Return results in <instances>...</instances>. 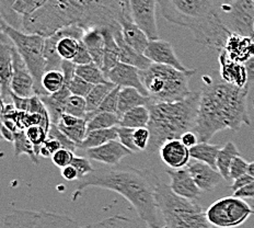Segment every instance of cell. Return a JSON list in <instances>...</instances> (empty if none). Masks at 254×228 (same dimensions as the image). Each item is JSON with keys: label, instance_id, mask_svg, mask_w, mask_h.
Returning a JSON list of instances; mask_svg holds the SVG:
<instances>
[{"label": "cell", "instance_id": "6da1fadb", "mask_svg": "<svg viewBox=\"0 0 254 228\" xmlns=\"http://www.w3.org/2000/svg\"><path fill=\"white\" fill-rule=\"evenodd\" d=\"M161 181L151 169L113 167L97 169L78 180L72 193L76 201L88 188H101L121 194L133 206L138 219L150 228H166L157 202V189Z\"/></svg>", "mask_w": 254, "mask_h": 228}, {"label": "cell", "instance_id": "7a4b0ae2", "mask_svg": "<svg viewBox=\"0 0 254 228\" xmlns=\"http://www.w3.org/2000/svg\"><path fill=\"white\" fill-rule=\"evenodd\" d=\"M200 90L199 109L193 132L199 142L208 143L220 131L238 132L241 126L250 125L247 98L249 87L239 88L213 76L204 77Z\"/></svg>", "mask_w": 254, "mask_h": 228}, {"label": "cell", "instance_id": "3957f363", "mask_svg": "<svg viewBox=\"0 0 254 228\" xmlns=\"http://www.w3.org/2000/svg\"><path fill=\"white\" fill-rule=\"evenodd\" d=\"M169 22L193 32L199 44L220 52L231 32L222 24L220 9L224 0H158Z\"/></svg>", "mask_w": 254, "mask_h": 228}, {"label": "cell", "instance_id": "277c9868", "mask_svg": "<svg viewBox=\"0 0 254 228\" xmlns=\"http://www.w3.org/2000/svg\"><path fill=\"white\" fill-rule=\"evenodd\" d=\"M200 91H192L189 97L177 102H152L149 107L150 142L147 151L155 153L168 141L181 140L196 125Z\"/></svg>", "mask_w": 254, "mask_h": 228}, {"label": "cell", "instance_id": "5b68a950", "mask_svg": "<svg viewBox=\"0 0 254 228\" xmlns=\"http://www.w3.org/2000/svg\"><path fill=\"white\" fill-rule=\"evenodd\" d=\"M196 70L184 73L176 68L153 64L146 71H140V78L152 102L181 101L192 93L190 79Z\"/></svg>", "mask_w": 254, "mask_h": 228}, {"label": "cell", "instance_id": "8992f818", "mask_svg": "<svg viewBox=\"0 0 254 228\" xmlns=\"http://www.w3.org/2000/svg\"><path fill=\"white\" fill-rule=\"evenodd\" d=\"M157 202L166 228H214L203 206L195 201L179 197L170 185L159 183Z\"/></svg>", "mask_w": 254, "mask_h": 228}, {"label": "cell", "instance_id": "52a82bcc", "mask_svg": "<svg viewBox=\"0 0 254 228\" xmlns=\"http://www.w3.org/2000/svg\"><path fill=\"white\" fill-rule=\"evenodd\" d=\"M82 24L81 12L69 0H47L43 7L23 17L22 31L47 39L67 26Z\"/></svg>", "mask_w": 254, "mask_h": 228}, {"label": "cell", "instance_id": "ba28073f", "mask_svg": "<svg viewBox=\"0 0 254 228\" xmlns=\"http://www.w3.org/2000/svg\"><path fill=\"white\" fill-rule=\"evenodd\" d=\"M1 31L11 39L15 49L29 67L35 81V94L39 97L49 94L42 87V78L46 70V58L44 54L46 39L38 34L24 33L23 31L12 28L3 20H1Z\"/></svg>", "mask_w": 254, "mask_h": 228}, {"label": "cell", "instance_id": "9c48e42d", "mask_svg": "<svg viewBox=\"0 0 254 228\" xmlns=\"http://www.w3.org/2000/svg\"><path fill=\"white\" fill-rule=\"evenodd\" d=\"M83 17V29L93 26L120 28L124 14L129 12L128 0H69Z\"/></svg>", "mask_w": 254, "mask_h": 228}, {"label": "cell", "instance_id": "30bf717a", "mask_svg": "<svg viewBox=\"0 0 254 228\" xmlns=\"http://www.w3.org/2000/svg\"><path fill=\"white\" fill-rule=\"evenodd\" d=\"M3 228H81L69 216L46 211L15 210L4 216Z\"/></svg>", "mask_w": 254, "mask_h": 228}, {"label": "cell", "instance_id": "8fae6325", "mask_svg": "<svg viewBox=\"0 0 254 228\" xmlns=\"http://www.w3.org/2000/svg\"><path fill=\"white\" fill-rule=\"evenodd\" d=\"M206 214L214 227L235 228L241 226L249 217L254 215V211L245 200L232 195L215 201L206 211Z\"/></svg>", "mask_w": 254, "mask_h": 228}, {"label": "cell", "instance_id": "7c38bea8", "mask_svg": "<svg viewBox=\"0 0 254 228\" xmlns=\"http://www.w3.org/2000/svg\"><path fill=\"white\" fill-rule=\"evenodd\" d=\"M220 20L231 33L254 38V1L229 0L222 3Z\"/></svg>", "mask_w": 254, "mask_h": 228}, {"label": "cell", "instance_id": "4fadbf2b", "mask_svg": "<svg viewBox=\"0 0 254 228\" xmlns=\"http://www.w3.org/2000/svg\"><path fill=\"white\" fill-rule=\"evenodd\" d=\"M157 3L158 0H128L131 18L150 41L159 40L156 17Z\"/></svg>", "mask_w": 254, "mask_h": 228}, {"label": "cell", "instance_id": "5bb4252c", "mask_svg": "<svg viewBox=\"0 0 254 228\" xmlns=\"http://www.w3.org/2000/svg\"><path fill=\"white\" fill-rule=\"evenodd\" d=\"M13 42L1 31L0 33V88H1V104L12 103L11 81L13 75L12 49Z\"/></svg>", "mask_w": 254, "mask_h": 228}, {"label": "cell", "instance_id": "9a60e30c", "mask_svg": "<svg viewBox=\"0 0 254 228\" xmlns=\"http://www.w3.org/2000/svg\"><path fill=\"white\" fill-rule=\"evenodd\" d=\"M13 75L11 81V91L13 94L21 98H31L35 95L34 78L26 66L23 58L19 54L18 50L13 46L12 49Z\"/></svg>", "mask_w": 254, "mask_h": 228}, {"label": "cell", "instance_id": "2e32d148", "mask_svg": "<svg viewBox=\"0 0 254 228\" xmlns=\"http://www.w3.org/2000/svg\"><path fill=\"white\" fill-rule=\"evenodd\" d=\"M144 55L153 64H160V65L170 66L184 73L190 71L189 68L185 67L181 63V61L179 60L176 52L173 50L172 44L168 41L160 39L150 41L144 53Z\"/></svg>", "mask_w": 254, "mask_h": 228}, {"label": "cell", "instance_id": "e0dca14e", "mask_svg": "<svg viewBox=\"0 0 254 228\" xmlns=\"http://www.w3.org/2000/svg\"><path fill=\"white\" fill-rule=\"evenodd\" d=\"M107 77L109 81L114 83L115 86L121 88H135L142 95L149 97L147 89L141 81L140 71L138 68L127 65V64L119 63L108 73Z\"/></svg>", "mask_w": 254, "mask_h": 228}, {"label": "cell", "instance_id": "ac0fdd59", "mask_svg": "<svg viewBox=\"0 0 254 228\" xmlns=\"http://www.w3.org/2000/svg\"><path fill=\"white\" fill-rule=\"evenodd\" d=\"M166 173L171 179L170 188L179 197L195 201L199 198L202 191L195 183L188 167L182 169H166Z\"/></svg>", "mask_w": 254, "mask_h": 228}, {"label": "cell", "instance_id": "d6986e66", "mask_svg": "<svg viewBox=\"0 0 254 228\" xmlns=\"http://www.w3.org/2000/svg\"><path fill=\"white\" fill-rule=\"evenodd\" d=\"M218 62L219 76L225 82L239 88L250 87L249 86L248 73L245 64L230 60L224 50H221L218 53Z\"/></svg>", "mask_w": 254, "mask_h": 228}, {"label": "cell", "instance_id": "ffe728a7", "mask_svg": "<svg viewBox=\"0 0 254 228\" xmlns=\"http://www.w3.org/2000/svg\"><path fill=\"white\" fill-rule=\"evenodd\" d=\"M188 169L190 176L193 177L195 183L202 192H211L222 182H225V179L222 178L218 170L206 165L204 162H190Z\"/></svg>", "mask_w": 254, "mask_h": 228}, {"label": "cell", "instance_id": "44dd1931", "mask_svg": "<svg viewBox=\"0 0 254 228\" xmlns=\"http://www.w3.org/2000/svg\"><path fill=\"white\" fill-rule=\"evenodd\" d=\"M129 150L122 144L120 141H112L100 147L91 148L87 151L89 159L105 163L109 166H116L123 160L126 156L131 155Z\"/></svg>", "mask_w": 254, "mask_h": 228}, {"label": "cell", "instance_id": "7402d4cb", "mask_svg": "<svg viewBox=\"0 0 254 228\" xmlns=\"http://www.w3.org/2000/svg\"><path fill=\"white\" fill-rule=\"evenodd\" d=\"M160 157L170 169H182L189 166L190 153L181 140L168 141L160 148Z\"/></svg>", "mask_w": 254, "mask_h": 228}, {"label": "cell", "instance_id": "603a6c76", "mask_svg": "<svg viewBox=\"0 0 254 228\" xmlns=\"http://www.w3.org/2000/svg\"><path fill=\"white\" fill-rule=\"evenodd\" d=\"M222 50L230 60L246 64L254 57V38L231 33Z\"/></svg>", "mask_w": 254, "mask_h": 228}, {"label": "cell", "instance_id": "cb8c5ba5", "mask_svg": "<svg viewBox=\"0 0 254 228\" xmlns=\"http://www.w3.org/2000/svg\"><path fill=\"white\" fill-rule=\"evenodd\" d=\"M120 24L122 28V35H123V39L126 43L136 52L144 54L150 40L148 39L145 32L134 22L130 15V11L124 14Z\"/></svg>", "mask_w": 254, "mask_h": 228}, {"label": "cell", "instance_id": "d4e9b609", "mask_svg": "<svg viewBox=\"0 0 254 228\" xmlns=\"http://www.w3.org/2000/svg\"><path fill=\"white\" fill-rule=\"evenodd\" d=\"M82 42L86 45L90 55H91L93 63L103 70L105 52V38L103 26H93V28L86 29Z\"/></svg>", "mask_w": 254, "mask_h": 228}, {"label": "cell", "instance_id": "484cf974", "mask_svg": "<svg viewBox=\"0 0 254 228\" xmlns=\"http://www.w3.org/2000/svg\"><path fill=\"white\" fill-rule=\"evenodd\" d=\"M114 36L120 50V63L134 66L138 68L139 71H146L152 65L151 61L148 60L144 54L136 52L126 43L123 39V35H122V28L115 30Z\"/></svg>", "mask_w": 254, "mask_h": 228}, {"label": "cell", "instance_id": "4316f807", "mask_svg": "<svg viewBox=\"0 0 254 228\" xmlns=\"http://www.w3.org/2000/svg\"><path fill=\"white\" fill-rule=\"evenodd\" d=\"M87 124L88 122L86 119H79L70 114H64L56 125L64 134L75 143L79 150V146L81 145L88 133Z\"/></svg>", "mask_w": 254, "mask_h": 228}, {"label": "cell", "instance_id": "83f0119b", "mask_svg": "<svg viewBox=\"0 0 254 228\" xmlns=\"http://www.w3.org/2000/svg\"><path fill=\"white\" fill-rule=\"evenodd\" d=\"M70 95L71 93L69 90V86L66 83L65 86L63 87V89L60 90L58 92L40 97L46 107L47 111H49L52 124H57L62 116L65 114L66 102Z\"/></svg>", "mask_w": 254, "mask_h": 228}, {"label": "cell", "instance_id": "f1b7e54d", "mask_svg": "<svg viewBox=\"0 0 254 228\" xmlns=\"http://www.w3.org/2000/svg\"><path fill=\"white\" fill-rule=\"evenodd\" d=\"M152 103L149 97L142 95L138 90L135 88H122L119 97L118 115L121 116L128 112L131 109L138 107H149Z\"/></svg>", "mask_w": 254, "mask_h": 228}, {"label": "cell", "instance_id": "f546056e", "mask_svg": "<svg viewBox=\"0 0 254 228\" xmlns=\"http://www.w3.org/2000/svg\"><path fill=\"white\" fill-rule=\"evenodd\" d=\"M120 28H110V26H103L104 38H105V52H104V63H103V72L105 75L114 68L120 63V50L119 45L116 43L114 32Z\"/></svg>", "mask_w": 254, "mask_h": 228}, {"label": "cell", "instance_id": "4dcf8cb0", "mask_svg": "<svg viewBox=\"0 0 254 228\" xmlns=\"http://www.w3.org/2000/svg\"><path fill=\"white\" fill-rule=\"evenodd\" d=\"M81 228H150L140 219L114 215L93 224L82 226Z\"/></svg>", "mask_w": 254, "mask_h": 228}, {"label": "cell", "instance_id": "1f68e13d", "mask_svg": "<svg viewBox=\"0 0 254 228\" xmlns=\"http://www.w3.org/2000/svg\"><path fill=\"white\" fill-rule=\"evenodd\" d=\"M220 148V146L210 144V143L199 142L196 146L190 150V158L196 161L204 162L217 170V157H218Z\"/></svg>", "mask_w": 254, "mask_h": 228}, {"label": "cell", "instance_id": "d6a6232c", "mask_svg": "<svg viewBox=\"0 0 254 228\" xmlns=\"http://www.w3.org/2000/svg\"><path fill=\"white\" fill-rule=\"evenodd\" d=\"M119 134H118V126L112 127V129L107 130H98L92 131L87 133L86 139L83 140L81 145L79 146V150H91V148L100 147L104 144L112 141H118Z\"/></svg>", "mask_w": 254, "mask_h": 228}, {"label": "cell", "instance_id": "836d02e7", "mask_svg": "<svg viewBox=\"0 0 254 228\" xmlns=\"http://www.w3.org/2000/svg\"><path fill=\"white\" fill-rule=\"evenodd\" d=\"M240 156L239 151L234 142H228L224 147L220 148L217 157V170L225 179V181H230V167L234 159Z\"/></svg>", "mask_w": 254, "mask_h": 228}, {"label": "cell", "instance_id": "e575fe53", "mask_svg": "<svg viewBox=\"0 0 254 228\" xmlns=\"http://www.w3.org/2000/svg\"><path fill=\"white\" fill-rule=\"evenodd\" d=\"M150 121V111L148 107H138L131 109L120 118V125L129 129H141L148 127Z\"/></svg>", "mask_w": 254, "mask_h": 228}, {"label": "cell", "instance_id": "d590c367", "mask_svg": "<svg viewBox=\"0 0 254 228\" xmlns=\"http://www.w3.org/2000/svg\"><path fill=\"white\" fill-rule=\"evenodd\" d=\"M87 130L88 133L92 131L107 130L120 125V116L114 113L107 112H92L87 115Z\"/></svg>", "mask_w": 254, "mask_h": 228}, {"label": "cell", "instance_id": "8d00e7d4", "mask_svg": "<svg viewBox=\"0 0 254 228\" xmlns=\"http://www.w3.org/2000/svg\"><path fill=\"white\" fill-rule=\"evenodd\" d=\"M13 146H14V157L19 158L21 155H28L31 159V161L39 165L40 159L39 156L36 155L35 148L33 144L29 141L28 136L25 134V131H18L14 133V140H13Z\"/></svg>", "mask_w": 254, "mask_h": 228}, {"label": "cell", "instance_id": "74e56055", "mask_svg": "<svg viewBox=\"0 0 254 228\" xmlns=\"http://www.w3.org/2000/svg\"><path fill=\"white\" fill-rule=\"evenodd\" d=\"M116 86L112 82H107V83H101L94 86L91 90V92L89 93L88 97L86 98L87 101V108H88V113L97 112L100 105L102 104L104 99L108 97V94L112 91V90Z\"/></svg>", "mask_w": 254, "mask_h": 228}, {"label": "cell", "instance_id": "f35d334b", "mask_svg": "<svg viewBox=\"0 0 254 228\" xmlns=\"http://www.w3.org/2000/svg\"><path fill=\"white\" fill-rule=\"evenodd\" d=\"M76 75L81 77L89 83L93 84V86L110 82L102 68L99 67L98 65H95L94 63L88 64V65L77 66Z\"/></svg>", "mask_w": 254, "mask_h": 228}, {"label": "cell", "instance_id": "ab89813d", "mask_svg": "<svg viewBox=\"0 0 254 228\" xmlns=\"http://www.w3.org/2000/svg\"><path fill=\"white\" fill-rule=\"evenodd\" d=\"M65 84V76L62 71L46 72L42 78V87L49 94L58 92Z\"/></svg>", "mask_w": 254, "mask_h": 228}, {"label": "cell", "instance_id": "60d3db41", "mask_svg": "<svg viewBox=\"0 0 254 228\" xmlns=\"http://www.w3.org/2000/svg\"><path fill=\"white\" fill-rule=\"evenodd\" d=\"M65 114H70L79 119H87L88 108L86 99L71 94L66 102Z\"/></svg>", "mask_w": 254, "mask_h": 228}, {"label": "cell", "instance_id": "b9f144b4", "mask_svg": "<svg viewBox=\"0 0 254 228\" xmlns=\"http://www.w3.org/2000/svg\"><path fill=\"white\" fill-rule=\"evenodd\" d=\"M25 134L28 136L29 141L33 144L35 148L36 155H39L42 145L49 139V131L41 125H32L25 130Z\"/></svg>", "mask_w": 254, "mask_h": 228}, {"label": "cell", "instance_id": "7bdbcfd3", "mask_svg": "<svg viewBox=\"0 0 254 228\" xmlns=\"http://www.w3.org/2000/svg\"><path fill=\"white\" fill-rule=\"evenodd\" d=\"M46 2L47 0H17L13 4V10L21 17H25L43 7Z\"/></svg>", "mask_w": 254, "mask_h": 228}, {"label": "cell", "instance_id": "ee69618b", "mask_svg": "<svg viewBox=\"0 0 254 228\" xmlns=\"http://www.w3.org/2000/svg\"><path fill=\"white\" fill-rule=\"evenodd\" d=\"M93 84L89 83L88 81L84 80L81 77L75 76L72 78V80L69 83V90L72 95H77V97H81L86 99L89 93L91 92L93 89Z\"/></svg>", "mask_w": 254, "mask_h": 228}, {"label": "cell", "instance_id": "f6af8a7d", "mask_svg": "<svg viewBox=\"0 0 254 228\" xmlns=\"http://www.w3.org/2000/svg\"><path fill=\"white\" fill-rule=\"evenodd\" d=\"M121 87L116 86L112 91H111L108 97L104 99L102 104L100 105L97 112H107V113H114L118 114V107H119V97H120V91Z\"/></svg>", "mask_w": 254, "mask_h": 228}, {"label": "cell", "instance_id": "bcb514c9", "mask_svg": "<svg viewBox=\"0 0 254 228\" xmlns=\"http://www.w3.org/2000/svg\"><path fill=\"white\" fill-rule=\"evenodd\" d=\"M134 129H129V127H123L118 126V134H119V141L123 144L127 150H129L131 152H138V148L136 147L134 142Z\"/></svg>", "mask_w": 254, "mask_h": 228}, {"label": "cell", "instance_id": "7dc6e473", "mask_svg": "<svg viewBox=\"0 0 254 228\" xmlns=\"http://www.w3.org/2000/svg\"><path fill=\"white\" fill-rule=\"evenodd\" d=\"M49 137L57 140L62 144L63 148H66V150H69L73 152L78 150V146L75 144V143H73L69 137H67L65 134H64L63 132L58 129V126L56 124L51 125V129L49 131Z\"/></svg>", "mask_w": 254, "mask_h": 228}, {"label": "cell", "instance_id": "c3c4849f", "mask_svg": "<svg viewBox=\"0 0 254 228\" xmlns=\"http://www.w3.org/2000/svg\"><path fill=\"white\" fill-rule=\"evenodd\" d=\"M73 158H75L73 152L66 150V148H62V150L56 152L54 155L52 156V161L56 167L63 169L67 166H70Z\"/></svg>", "mask_w": 254, "mask_h": 228}, {"label": "cell", "instance_id": "681fc988", "mask_svg": "<svg viewBox=\"0 0 254 228\" xmlns=\"http://www.w3.org/2000/svg\"><path fill=\"white\" fill-rule=\"evenodd\" d=\"M249 166H250V163L246 161L241 156L236 157L230 167V179L236 180L249 173Z\"/></svg>", "mask_w": 254, "mask_h": 228}, {"label": "cell", "instance_id": "f907efd6", "mask_svg": "<svg viewBox=\"0 0 254 228\" xmlns=\"http://www.w3.org/2000/svg\"><path fill=\"white\" fill-rule=\"evenodd\" d=\"M134 142L136 147L138 148L139 152L147 151L148 145L150 142V131L148 127H141V129H136L134 132Z\"/></svg>", "mask_w": 254, "mask_h": 228}, {"label": "cell", "instance_id": "816d5d0a", "mask_svg": "<svg viewBox=\"0 0 254 228\" xmlns=\"http://www.w3.org/2000/svg\"><path fill=\"white\" fill-rule=\"evenodd\" d=\"M71 166L75 167L78 171L79 174V180H81L82 178H84L87 174L91 173L94 169L90 162L89 158H84L81 156H75L73 160L71 162Z\"/></svg>", "mask_w": 254, "mask_h": 228}, {"label": "cell", "instance_id": "f5cc1de1", "mask_svg": "<svg viewBox=\"0 0 254 228\" xmlns=\"http://www.w3.org/2000/svg\"><path fill=\"white\" fill-rule=\"evenodd\" d=\"M63 146L60 142L55 139H52V137H49L45 141V143L42 145L39 155L44 157V158H52V156L54 155L56 152H58L60 150H62Z\"/></svg>", "mask_w": 254, "mask_h": 228}, {"label": "cell", "instance_id": "db71d44e", "mask_svg": "<svg viewBox=\"0 0 254 228\" xmlns=\"http://www.w3.org/2000/svg\"><path fill=\"white\" fill-rule=\"evenodd\" d=\"M72 63L76 64L77 66L88 65V64L93 63L92 57H91V55H90V53L88 52L86 45L83 44V42L80 45V49H79V52L77 53L76 57L72 60Z\"/></svg>", "mask_w": 254, "mask_h": 228}, {"label": "cell", "instance_id": "11a10c76", "mask_svg": "<svg viewBox=\"0 0 254 228\" xmlns=\"http://www.w3.org/2000/svg\"><path fill=\"white\" fill-rule=\"evenodd\" d=\"M253 181H254V178L252 176H250L249 173H247V174H245V176L234 180V182H232V184L230 185V189L232 190V192L235 193V192H237V191H239L245 187H247L248 184H250Z\"/></svg>", "mask_w": 254, "mask_h": 228}, {"label": "cell", "instance_id": "9f6ffc18", "mask_svg": "<svg viewBox=\"0 0 254 228\" xmlns=\"http://www.w3.org/2000/svg\"><path fill=\"white\" fill-rule=\"evenodd\" d=\"M181 141H182V143L183 144L187 146L189 150H190V148L192 147H194V146H196L197 144H198V136L196 135V133H195V132H193V131H190V132H188V133H185L182 137H181Z\"/></svg>", "mask_w": 254, "mask_h": 228}, {"label": "cell", "instance_id": "6f0895ef", "mask_svg": "<svg viewBox=\"0 0 254 228\" xmlns=\"http://www.w3.org/2000/svg\"><path fill=\"white\" fill-rule=\"evenodd\" d=\"M12 103L14 104V107L17 110L28 112L30 107V98H21L12 93Z\"/></svg>", "mask_w": 254, "mask_h": 228}, {"label": "cell", "instance_id": "680465c9", "mask_svg": "<svg viewBox=\"0 0 254 228\" xmlns=\"http://www.w3.org/2000/svg\"><path fill=\"white\" fill-rule=\"evenodd\" d=\"M62 170V177L67 180V181H75V180H79V174L77 169L73 166H67L65 168L61 169Z\"/></svg>", "mask_w": 254, "mask_h": 228}, {"label": "cell", "instance_id": "91938a15", "mask_svg": "<svg viewBox=\"0 0 254 228\" xmlns=\"http://www.w3.org/2000/svg\"><path fill=\"white\" fill-rule=\"evenodd\" d=\"M235 197L240 198V199H253L254 198V181L251 182L250 184H248L247 187L243 189L237 191V192L234 193Z\"/></svg>", "mask_w": 254, "mask_h": 228}, {"label": "cell", "instance_id": "94428289", "mask_svg": "<svg viewBox=\"0 0 254 228\" xmlns=\"http://www.w3.org/2000/svg\"><path fill=\"white\" fill-rule=\"evenodd\" d=\"M245 65H246L247 73H248L249 86H251V84L254 83V57L251 58L249 62H247Z\"/></svg>", "mask_w": 254, "mask_h": 228}, {"label": "cell", "instance_id": "6125c7cd", "mask_svg": "<svg viewBox=\"0 0 254 228\" xmlns=\"http://www.w3.org/2000/svg\"><path fill=\"white\" fill-rule=\"evenodd\" d=\"M1 135L4 140L7 142H11L13 143L14 140V133L12 131H10L7 126H4L1 124Z\"/></svg>", "mask_w": 254, "mask_h": 228}, {"label": "cell", "instance_id": "be15d7a7", "mask_svg": "<svg viewBox=\"0 0 254 228\" xmlns=\"http://www.w3.org/2000/svg\"><path fill=\"white\" fill-rule=\"evenodd\" d=\"M249 174L254 178V161L251 162L250 166H249Z\"/></svg>", "mask_w": 254, "mask_h": 228}, {"label": "cell", "instance_id": "e7e4bbea", "mask_svg": "<svg viewBox=\"0 0 254 228\" xmlns=\"http://www.w3.org/2000/svg\"><path fill=\"white\" fill-rule=\"evenodd\" d=\"M224 1H225V2H227V1H229V0H224Z\"/></svg>", "mask_w": 254, "mask_h": 228}, {"label": "cell", "instance_id": "03108f58", "mask_svg": "<svg viewBox=\"0 0 254 228\" xmlns=\"http://www.w3.org/2000/svg\"><path fill=\"white\" fill-rule=\"evenodd\" d=\"M253 104H254V98H253Z\"/></svg>", "mask_w": 254, "mask_h": 228}, {"label": "cell", "instance_id": "003e7915", "mask_svg": "<svg viewBox=\"0 0 254 228\" xmlns=\"http://www.w3.org/2000/svg\"><path fill=\"white\" fill-rule=\"evenodd\" d=\"M253 1H254V0H253Z\"/></svg>", "mask_w": 254, "mask_h": 228}]
</instances>
